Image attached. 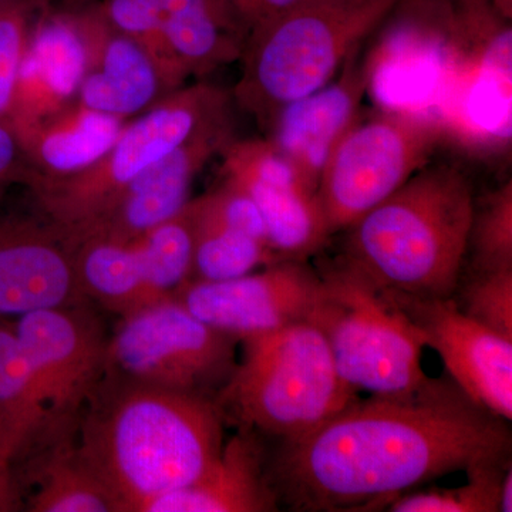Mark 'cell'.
Segmentation results:
<instances>
[{
  "label": "cell",
  "instance_id": "e575fe53",
  "mask_svg": "<svg viewBox=\"0 0 512 512\" xmlns=\"http://www.w3.org/2000/svg\"><path fill=\"white\" fill-rule=\"evenodd\" d=\"M500 511H512V470L511 466L505 471L500 490Z\"/></svg>",
  "mask_w": 512,
  "mask_h": 512
},
{
  "label": "cell",
  "instance_id": "e0dca14e",
  "mask_svg": "<svg viewBox=\"0 0 512 512\" xmlns=\"http://www.w3.org/2000/svg\"><path fill=\"white\" fill-rule=\"evenodd\" d=\"M367 89V63L353 53L335 79L276 111L265 138L318 188L330 154L359 117Z\"/></svg>",
  "mask_w": 512,
  "mask_h": 512
},
{
  "label": "cell",
  "instance_id": "7a4b0ae2",
  "mask_svg": "<svg viewBox=\"0 0 512 512\" xmlns=\"http://www.w3.org/2000/svg\"><path fill=\"white\" fill-rule=\"evenodd\" d=\"M224 420L211 397L104 373L84 404L77 446L117 512H138L217 463Z\"/></svg>",
  "mask_w": 512,
  "mask_h": 512
},
{
  "label": "cell",
  "instance_id": "cb8c5ba5",
  "mask_svg": "<svg viewBox=\"0 0 512 512\" xmlns=\"http://www.w3.org/2000/svg\"><path fill=\"white\" fill-rule=\"evenodd\" d=\"M42 419L28 360L12 322L0 319V463L10 467Z\"/></svg>",
  "mask_w": 512,
  "mask_h": 512
},
{
  "label": "cell",
  "instance_id": "4316f807",
  "mask_svg": "<svg viewBox=\"0 0 512 512\" xmlns=\"http://www.w3.org/2000/svg\"><path fill=\"white\" fill-rule=\"evenodd\" d=\"M94 3L101 18L111 28L136 40L147 50L171 92L183 87L188 77L168 46L160 0H100Z\"/></svg>",
  "mask_w": 512,
  "mask_h": 512
},
{
  "label": "cell",
  "instance_id": "4fadbf2b",
  "mask_svg": "<svg viewBox=\"0 0 512 512\" xmlns=\"http://www.w3.org/2000/svg\"><path fill=\"white\" fill-rule=\"evenodd\" d=\"M319 281L302 261L284 259L229 281L185 282L174 296L202 322L244 340L308 320Z\"/></svg>",
  "mask_w": 512,
  "mask_h": 512
},
{
  "label": "cell",
  "instance_id": "277c9868",
  "mask_svg": "<svg viewBox=\"0 0 512 512\" xmlns=\"http://www.w3.org/2000/svg\"><path fill=\"white\" fill-rule=\"evenodd\" d=\"M396 0H302L252 30L232 99L262 127L338 76Z\"/></svg>",
  "mask_w": 512,
  "mask_h": 512
},
{
  "label": "cell",
  "instance_id": "4dcf8cb0",
  "mask_svg": "<svg viewBox=\"0 0 512 512\" xmlns=\"http://www.w3.org/2000/svg\"><path fill=\"white\" fill-rule=\"evenodd\" d=\"M463 311L485 328L512 340V269L477 272L464 291Z\"/></svg>",
  "mask_w": 512,
  "mask_h": 512
},
{
  "label": "cell",
  "instance_id": "7402d4cb",
  "mask_svg": "<svg viewBox=\"0 0 512 512\" xmlns=\"http://www.w3.org/2000/svg\"><path fill=\"white\" fill-rule=\"evenodd\" d=\"M168 46L190 77L241 59L248 33L228 0H160Z\"/></svg>",
  "mask_w": 512,
  "mask_h": 512
},
{
  "label": "cell",
  "instance_id": "8fae6325",
  "mask_svg": "<svg viewBox=\"0 0 512 512\" xmlns=\"http://www.w3.org/2000/svg\"><path fill=\"white\" fill-rule=\"evenodd\" d=\"M9 197L0 201V319L87 302L72 241L29 194L23 207Z\"/></svg>",
  "mask_w": 512,
  "mask_h": 512
},
{
  "label": "cell",
  "instance_id": "f546056e",
  "mask_svg": "<svg viewBox=\"0 0 512 512\" xmlns=\"http://www.w3.org/2000/svg\"><path fill=\"white\" fill-rule=\"evenodd\" d=\"M474 248L477 272L512 269V185L495 191L480 214L474 212L468 248Z\"/></svg>",
  "mask_w": 512,
  "mask_h": 512
},
{
  "label": "cell",
  "instance_id": "52a82bcc",
  "mask_svg": "<svg viewBox=\"0 0 512 512\" xmlns=\"http://www.w3.org/2000/svg\"><path fill=\"white\" fill-rule=\"evenodd\" d=\"M231 103L225 90L211 84L180 87L126 123L113 147L86 170L57 180H33L25 190L36 207L72 238L150 165L229 119Z\"/></svg>",
  "mask_w": 512,
  "mask_h": 512
},
{
  "label": "cell",
  "instance_id": "7c38bea8",
  "mask_svg": "<svg viewBox=\"0 0 512 512\" xmlns=\"http://www.w3.org/2000/svg\"><path fill=\"white\" fill-rule=\"evenodd\" d=\"M221 157L224 183L255 202L264 217L269 247L279 259L302 261L325 245L330 234L318 188L266 138H234Z\"/></svg>",
  "mask_w": 512,
  "mask_h": 512
},
{
  "label": "cell",
  "instance_id": "ac0fdd59",
  "mask_svg": "<svg viewBox=\"0 0 512 512\" xmlns=\"http://www.w3.org/2000/svg\"><path fill=\"white\" fill-rule=\"evenodd\" d=\"M86 66V43L72 10H52L49 3L30 33L9 123L22 130L66 109L76 101Z\"/></svg>",
  "mask_w": 512,
  "mask_h": 512
},
{
  "label": "cell",
  "instance_id": "83f0119b",
  "mask_svg": "<svg viewBox=\"0 0 512 512\" xmlns=\"http://www.w3.org/2000/svg\"><path fill=\"white\" fill-rule=\"evenodd\" d=\"M510 460L480 464L466 471L468 483L457 488H431L400 494L390 501L394 512H497L501 481Z\"/></svg>",
  "mask_w": 512,
  "mask_h": 512
},
{
  "label": "cell",
  "instance_id": "ba28073f",
  "mask_svg": "<svg viewBox=\"0 0 512 512\" xmlns=\"http://www.w3.org/2000/svg\"><path fill=\"white\" fill-rule=\"evenodd\" d=\"M446 136L441 121L426 111L359 114L320 174L318 198L329 234L352 227L399 190Z\"/></svg>",
  "mask_w": 512,
  "mask_h": 512
},
{
  "label": "cell",
  "instance_id": "5bb4252c",
  "mask_svg": "<svg viewBox=\"0 0 512 512\" xmlns=\"http://www.w3.org/2000/svg\"><path fill=\"white\" fill-rule=\"evenodd\" d=\"M390 295L412 320L424 348L439 353L458 389L488 412L510 421L512 340L471 319L450 298Z\"/></svg>",
  "mask_w": 512,
  "mask_h": 512
},
{
  "label": "cell",
  "instance_id": "9a60e30c",
  "mask_svg": "<svg viewBox=\"0 0 512 512\" xmlns=\"http://www.w3.org/2000/svg\"><path fill=\"white\" fill-rule=\"evenodd\" d=\"M234 140L231 117L208 128L150 165L124 188L89 227L70 238L101 237L133 242L187 207L195 178Z\"/></svg>",
  "mask_w": 512,
  "mask_h": 512
},
{
  "label": "cell",
  "instance_id": "d6986e66",
  "mask_svg": "<svg viewBox=\"0 0 512 512\" xmlns=\"http://www.w3.org/2000/svg\"><path fill=\"white\" fill-rule=\"evenodd\" d=\"M66 429L20 448L10 463L13 480L30 512H117L107 488L90 470Z\"/></svg>",
  "mask_w": 512,
  "mask_h": 512
},
{
  "label": "cell",
  "instance_id": "d4e9b609",
  "mask_svg": "<svg viewBox=\"0 0 512 512\" xmlns=\"http://www.w3.org/2000/svg\"><path fill=\"white\" fill-rule=\"evenodd\" d=\"M194 218V256L190 281L221 282L254 272L279 259L258 239L221 224L191 200Z\"/></svg>",
  "mask_w": 512,
  "mask_h": 512
},
{
  "label": "cell",
  "instance_id": "8992f818",
  "mask_svg": "<svg viewBox=\"0 0 512 512\" xmlns=\"http://www.w3.org/2000/svg\"><path fill=\"white\" fill-rule=\"evenodd\" d=\"M319 278L308 320L322 333L350 387L372 396H400L430 382L421 367L419 332L389 291L346 256Z\"/></svg>",
  "mask_w": 512,
  "mask_h": 512
},
{
  "label": "cell",
  "instance_id": "8d00e7d4",
  "mask_svg": "<svg viewBox=\"0 0 512 512\" xmlns=\"http://www.w3.org/2000/svg\"><path fill=\"white\" fill-rule=\"evenodd\" d=\"M8 2V0H0V3Z\"/></svg>",
  "mask_w": 512,
  "mask_h": 512
},
{
  "label": "cell",
  "instance_id": "6da1fadb",
  "mask_svg": "<svg viewBox=\"0 0 512 512\" xmlns=\"http://www.w3.org/2000/svg\"><path fill=\"white\" fill-rule=\"evenodd\" d=\"M507 420L453 380L400 396L357 399L318 429L281 441L268 474L298 511L389 504L404 491L480 464L507 461Z\"/></svg>",
  "mask_w": 512,
  "mask_h": 512
},
{
  "label": "cell",
  "instance_id": "836d02e7",
  "mask_svg": "<svg viewBox=\"0 0 512 512\" xmlns=\"http://www.w3.org/2000/svg\"><path fill=\"white\" fill-rule=\"evenodd\" d=\"M23 510L22 498L13 480L12 470L0 463V512Z\"/></svg>",
  "mask_w": 512,
  "mask_h": 512
},
{
  "label": "cell",
  "instance_id": "30bf717a",
  "mask_svg": "<svg viewBox=\"0 0 512 512\" xmlns=\"http://www.w3.org/2000/svg\"><path fill=\"white\" fill-rule=\"evenodd\" d=\"M12 325L42 410L29 437L79 423L106 367L109 338L99 316L82 302L25 313Z\"/></svg>",
  "mask_w": 512,
  "mask_h": 512
},
{
  "label": "cell",
  "instance_id": "f1b7e54d",
  "mask_svg": "<svg viewBox=\"0 0 512 512\" xmlns=\"http://www.w3.org/2000/svg\"><path fill=\"white\" fill-rule=\"evenodd\" d=\"M50 0L0 3V120L9 121L30 33Z\"/></svg>",
  "mask_w": 512,
  "mask_h": 512
},
{
  "label": "cell",
  "instance_id": "1f68e13d",
  "mask_svg": "<svg viewBox=\"0 0 512 512\" xmlns=\"http://www.w3.org/2000/svg\"><path fill=\"white\" fill-rule=\"evenodd\" d=\"M32 168L19 134L9 121L0 120V201L16 187L26 188Z\"/></svg>",
  "mask_w": 512,
  "mask_h": 512
},
{
  "label": "cell",
  "instance_id": "5b68a950",
  "mask_svg": "<svg viewBox=\"0 0 512 512\" xmlns=\"http://www.w3.org/2000/svg\"><path fill=\"white\" fill-rule=\"evenodd\" d=\"M241 342L244 360L214 399L239 429L298 439L359 399L309 320Z\"/></svg>",
  "mask_w": 512,
  "mask_h": 512
},
{
  "label": "cell",
  "instance_id": "d590c367",
  "mask_svg": "<svg viewBox=\"0 0 512 512\" xmlns=\"http://www.w3.org/2000/svg\"><path fill=\"white\" fill-rule=\"evenodd\" d=\"M63 2L66 3V6H83L87 5V3L96 2V0H63Z\"/></svg>",
  "mask_w": 512,
  "mask_h": 512
},
{
  "label": "cell",
  "instance_id": "d6a6232c",
  "mask_svg": "<svg viewBox=\"0 0 512 512\" xmlns=\"http://www.w3.org/2000/svg\"><path fill=\"white\" fill-rule=\"evenodd\" d=\"M299 2L302 0H228L229 6L247 30L248 36L252 30L282 15Z\"/></svg>",
  "mask_w": 512,
  "mask_h": 512
},
{
  "label": "cell",
  "instance_id": "2e32d148",
  "mask_svg": "<svg viewBox=\"0 0 512 512\" xmlns=\"http://www.w3.org/2000/svg\"><path fill=\"white\" fill-rule=\"evenodd\" d=\"M69 9L86 43V73L76 97L80 106L126 120L171 93L147 50L111 28L96 3Z\"/></svg>",
  "mask_w": 512,
  "mask_h": 512
},
{
  "label": "cell",
  "instance_id": "3957f363",
  "mask_svg": "<svg viewBox=\"0 0 512 512\" xmlns=\"http://www.w3.org/2000/svg\"><path fill=\"white\" fill-rule=\"evenodd\" d=\"M474 212L473 190L461 171L426 165L349 227L346 258L386 291L450 298Z\"/></svg>",
  "mask_w": 512,
  "mask_h": 512
},
{
  "label": "cell",
  "instance_id": "484cf974",
  "mask_svg": "<svg viewBox=\"0 0 512 512\" xmlns=\"http://www.w3.org/2000/svg\"><path fill=\"white\" fill-rule=\"evenodd\" d=\"M190 202L180 214L131 242L154 302L174 296L191 279L194 218Z\"/></svg>",
  "mask_w": 512,
  "mask_h": 512
},
{
  "label": "cell",
  "instance_id": "603a6c76",
  "mask_svg": "<svg viewBox=\"0 0 512 512\" xmlns=\"http://www.w3.org/2000/svg\"><path fill=\"white\" fill-rule=\"evenodd\" d=\"M72 244L77 282L87 301L120 316L154 303L131 242L86 237Z\"/></svg>",
  "mask_w": 512,
  "mask_h": 512
},
{
  "label": "cell",
  "instance_id": "ffe728a7",
  "mask_svg": "<svg viewBox=\"0 0 512 512\" xmlns=\"http://www.w3.org/2000/svg\"><path fill=\"white\" fill-rule=\"evenodd\" d=\"M278 504L258 436L239 429L204 476L148 501L138 512H266L278 510Z\"/></svg>",
  "mask_w": 512,
  "mask_h": 512
},
{
  "label": "cell",
  "instance_id": "9c48e42d",
  "mask_svg": "<svg viewBox=\"0 0 512 512\" xmlns=\"http://www.w3.org/2000/svg\"><path fill=\"white\" fill-rule=\"evenodd\" d=\"M238 342L170 296L121 316L104 373L215 399L238 365Z\"/></svg>",
  "mask_w": 512,
  "mask_h": 512
},
{
  "label": "cell",
  "instance_id": "44dd1931",
  "mask_svg": "<svg viewBox=\"0 0 512 512\" xmlns=\"http://www.w3.org/2000/svg\"><path fill=\"white\" fill-rule=\"evenodd\" d=\"M126 120L73 101L66 109L16 130L28 156L33 180H57L86 170L113 147ZM26 185V187H28Z\"/></svg>",
  "mask_w": 512,
  "mask_h": 512
}]
</instances>
